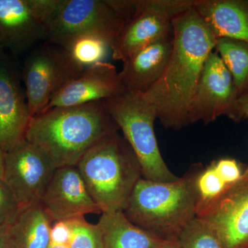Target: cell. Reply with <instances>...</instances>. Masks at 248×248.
Wrapping results in <instances>:
<instances>
[{"mask_svg":"<svg viewBox=\"0 0 248 248\" xmlns=\"http://www.w3.org/2000/svg\"><path fill=\"white\" fill-rule=\"evenodd\" d=\"M172 37L156 41L123 62L119 76L125 92L144 93L159 79L172 52Z\"/></svg>","mask_w":248,"mask_h":248,"instance_id":"cell-16","label":"cell"},{"mask_svg":"<svg viewBox=\"0 0 248 248\" xmlns=\"http://www.w3.org/2000/svg\"><path fill=\"white\" fill-rule=\"evenodd\" d=\"M192 6L217 39L248 45V0H194Z\"/></svg>","mask_w":248,"mask_h":248,"instance_id":"cell-17","label":"cell"},{"mask_svg":"<svg viewBox=\"0 0 248 248\" xmlns=\"http://www.w3.org/2000/svg\"><path fill=\"white\" fill-rule=\"evenodd\" d=\"M71 232L69 248H104L102 232L98 224H92L84 217L66 221Z\"/></svg>","mask_w":248,"mask_h":248,"instance_id":"cell-24","label":"cell"},{"mask_svg":"<svg viewBox=\"0 0 248 248\" xmlns=\"http://www.w3.org/2000/svg\"><path fill=\"white\" fill-rule=\"evenodd\" d=\"M97 224L104 248H159L166 241L133 224L123 211L102 213Z\"/></svg>","mask_w":248,"mask_h":248,"instance_id":"cell-18","label":"cell"},{"mask_svg":"<svg viewBox=\"0 0 248 248\" xmlns=\"http://www.w3.org/2000/svg\"><path fill=\"white\" fill-rule=\"evenodd\" d=\"M84 69L60 46L47 42L32 50L22 71L31 118L43 112L54 94Z\"/></svg>","mask_w":248,"mask_h":248,"instance_id":"cell-7","label":"cell"},{"mask_svg":"<svg viewBox=\"0 0 248 248\" xmlns=\"http://www.w3.org/2000/svg\"><path fill=\"white\" fill-rule=\"evenodd\" d=\"M203 165L192 164L173 182L141 178L129 198L124 213L133 224L165 241L177 239L197 217L196 183Z\"/></svg>","mask_w":248,"mask_h":248,"instance_id":"cell-3","label":"cell"},{"mask_svg":"<svg viewBox=\"0 0 248 248\" xmlns=\"http://www.w3.org/2000/svg\"><path fill=\"white\" fill-rule=\"evenodd\" d=\"M71 232L66 221L55 222L50 230V244L69 246Z\"/></svg>","mask_w":248,"mask_h":248,"instance_id":"cell-27","label":"cell"},{"mask_svg":"<svg viewBox=\"0 0 248 248\" xmlns=\"http://www.w3.org/2000/svg\"><path fill=\"white\" fill-rule=\"evenodd\" d=\"M239 94L231 73L217 52L208 55L196 89L190 112V124L211 123L220 116L235 122L244 120Z\"/></svg>","mask_w":248,"mask_h":248,"instance_id":"cell-9","label":"cell"},{"mask_svg":"<svg viewBox=\"0 0 248 248\" xmlns=\"http://www.w3.org/2000/svg\"><path fill=\"white\" fill-rule=\"evenodd\" d=\"M104 101L55 107L31 118L26 140L56 169L76 166L99 142L119 132Z\"/></svg>","mask_w":248,"mask_h":248,"instance_id":"cell-2","label":"cell"},{"mask_svg":"<svg viewBox=\"0 0 248 248\" xmlns=\"http://www.w3.org/2000/svg\"><path fill=\"white\" fill-rule=\"evenodd\" d=\"M135 0H58L47 27V42L65 47L84 34L112 42L128 20Z\"/></svg>","mask_w":248,"mask_h":248,"instance_id":"cell-5","label":"cell"},{"mask_svg":"<svg viewBox=\"0 0 248 248\" xmlns=\"http://www.w3.org/2000/svg\"><path fill=\"white\" fill-rule=\"evenodd\" d=\"M20 207L14 194L0 179V227L9 228L17 217Z\"/></svg>","mask_w":248,"mask_h":248,"instance_id":"cell-25","label":"cell"},{"mask_svg":"<svg viewBox=\"0 0 248 248\" xmlns=\"http://www.w3.org/2000/svg\"><path fill=\"white\" fill-rule=\"evenodd\" d=\"M73 60L84 68L104 62L111 50V44L97 34L79 35L63 47Z\"/></svg>","mask_w":248,"mask_h":248,"instance_id":"cell-21","label":"cell"},{"mask_svg":"<svg viewBox=\"0 0 248 248\" xmlns=\"http://www.w3.org/2000/svg\"><path fill=\"white\" fill-rule=\"evenodd\" d=\"M52 223L40 203L21 208L8 229L11 248H48Z\"/></svg>","mask_w":248,"mask_h":248,"instance_id":"cell-19","label":"cell"},{"mask_svg":"<svg viewBox=\"0 0 248 248\" xmlns=\"http://www.w3.org/2000/svg\"><path fill=\"white\" fill-rule=\"evenodd\" d=\"M4 152L0 148V179H2L4 167Z\"/></svg>","mask_w":248,"mask_h":248,"instance_id":"cell-31","label":"cell"},{"mask_svg":"<svg viewBox=\"0 0 248 248\" xmlns=\"http://www.w3.org/2000/svg\"><path fill=\"white\" fill-rule=\"evenodd\" d=\"M215 49L231 73L239 97L248 94V44L232 39L218 38Z\"/></svg>","mask_w":248,"mask_h":248,"instance_id":"cell-20","label":"cell"},{"mask_svg":"<svg viewBox=\"0 0 248 248\" xmlns=\"http://www.w3.org/2000/svg\"><path fill=\"white\" fill-rule=\"evenodd\" d=\"M212 164L217 174L228 186L239 182L242 178L245 170L236 160L232 158L214 160Z\"/></svg>","mask_w":248,"mask_h":248,"instance_id":"cell-26","label":"cell"},{"mask_svg":"<svg viewBox=\"0 0 248 248\" xmlns=\"http://www.w3.org/2000/svg\"><path fill=\"white\" fill-rule=\"evenodd\" d=\"M159 248H180V246L177 239L165 241L164 244Z\"/></svg>","mask_w":248,"mask_h":248,"instance_id":"cell-30","label":"cell"},{"mask_svg":"<svg viewBox=\"0 0 248 248\" xmlns=\"http://www.w3.org/2000/svg\"><path fill=\"white\" fill-rule=\"evenodd\" d=\"M178 241L180 248H224L213 228L198 217L183 230Z\"/></svg>","mask_w":248,"mask_h":248,"instance_id":"cell-23","label":"cell"},{"mask_svg":"<svg viewBox=\"0 0 248 248\" xmlns=\"http://www.w3.org/2000/svg\"><path fill=\"white\" fill-rule=\"evenodd\" d=\"M8 229L6 227H0V248H11Z\"/></svg>","mask_w":248,"mask_h":248,"instance_id":"cell-29","label":"cell"},{"mask_svg":"<svg viewBox=\"0 0 248 248\" xmlns=\"http://www.w3.org/2000/svg\"><path fill=\"white\" fill-rule=\"evenodd\" d=\"M104 102L136 155L143 178L155 182L177 180L179 177L168 167L158 146L155 132L156 110L141 93L125 92Z\"/></svg>","mask_w":248,"mask_h":248,"instance_id":"cell-6","label":"cell"},{"mask_svg":"<svg viewBox=\"0 0 248 248\" xmlns=\"http://www.w3.org/2000/svg\"><path fill=\"white\" fill-rule=\"evenodd\" d=\"M76 167L102 213L124 212L143 178L136 155L119 132L91 148Z\"/></svg>","mask_w":248,"mask_h":248,"instance_id":"cell-4","label":"cell"},{"mask_svg":"<svg viewBox=\"0 0 248 248\" xmlns=\"http://www.w3.org/2000/svg\"><path fill=\"white\" fill-rule=\"evenodd\" d=\"M22 76L0 46V148L4 153L25 140L31 117Z\"/></svg>","mask_w":248,"mask_h":248,"instance_id":"cell-12","label":"cell"},{"mask_svg":"<svg viewBox=\"0 0 248 248\" xmlns=\"http://www.w3.org/2000/svg\"><path fill=\"white\" fill-rule=\"evenodd\" d=\"M125 92L115 66L108 62H99L85 68L55 93L45 110L105 101Z\"/></svg>","mask_w":248,"mask_h":248,"instance_id":"cell-15","label":"cell"},{"mask_svg":"<svg viewBox=\"0 0 248 248\" xmlns=\"http://www.w3.org/2000/svg\"><path fill=\"white\" fill-rule=\"evenodd\" d=\"M198 218L211 227L224 248H248V179H240Z\"/></svg>","mask_w":248,"mask_h":248,"instance_id":"cell-13","label":"cell"},{"mask_svg":"<svg viewBox=\"0 0 248 248\" xmlns=\"http://www.w3.org/2000/svg\"><path fill=\"white\" fill-rule=\"evenodd\" d=\"M194 0H135L128 20L111 45L115 60L125 61L138 50L172 36L174 16L193 5Z\"/></svg>","mask_w":248,"mask_h":248,"instance_id":"cell-8","label":"cell"},{"mask_svg":"<svg viewBox=\"0 0 248 248\" xmlns=\"http://www.w3.org/2000/svg\"><path fill=\"white\" fill-rule=\"evenodd\" d=\"M239 108L243 119H248V93L239 97ZM241 179H248V165Z\"/></svg>","mask_w":248,"mask_h":248,"instance_id":"cell-28","label":"cell"},{"mask_svg":"<svg viewBox=\"0 0 248 248\" xmlns=\"http://www.w3.org/2000/svg\"><path fill=\"white\" fill-rule=\"evenodd\" d=\"M217 174L212 162L203 168L196 183L197 217L217 202L229 187Z\"/></svg>","mask_w":248,"mask_h":248,"instance_id":"cell-22","label":"cell"},{"mask_svg":"<svg viewBox=\"0 0 248 248\" xmlns=\"http://www.w3.org/2000/svg\"><path fill=\"white\" fill-rule=\"evenodd\" d=\"M56 169L46 155L25 139L5 153L2 179L21 208L40 203Z\"/></svg>","mask_w":248,"mask_h":248,"instance_id":"cell-11","label":"cell"},{"mask_svg":"<svg viewBox=\"0 0 248 248\" xmlns=\"http://www.w3.org/2000/svg\"><path fill=\"white\" fill-rule=\"evenodd\" d=\"M58 0H0V46L14 55L46 40Z\"/></svg>","mask_w":248,"mask_h":248,"instance_id":"cell-10","label":"cell"},{"mask_svg":"<svg viewBox=\"0 0 248 248\" xmlns=\"http://www.w3.org/2000/svg\"><path fill=\"white\" fill-rule=\"evenodd\" d=\"M48 248H69L68 246H57V245H52L50 244Z\"/></svg>","mask_w":248,"mask_h":248,"instance_id":"cell-32","label":"cell"},{"mask_svg":"<svg viewBox=\"0 0 248 248\" xmlns=\"http://www.w3.org/2000/svg\"><path fill=\"white\" fill-rule=\"evenodd\" d=\"M40 204L53 223L101 213L76 166L56 169Z\"/></svg>","mask_w":248,"mask_h":248,"instance_id":"cell-14","label":"cell"},{"mask_svg":"<svg viewBox=\"0 0 248 248\" xmlns=\"http://www.w3.org/2000/svg\"><path fill=\"white\" fill-rule=\"evenodd\" d=\"M192 6L173 17L172 49L169 62L156 82L141 93L156 110L163 126L174 130L191 124V104L204 63L217 42Z\"/></svg>","mask_w":248,"mask_h":248,"instance_id":"cell-1","label":"cell"}]
</instances>
